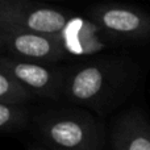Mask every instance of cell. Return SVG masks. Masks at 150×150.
<instances>
[{"label":"cell","instance_id":"3","mask_svg":"<svg viewBox=\"0 0 150 150\" xmlns=\"http://www.w3.org/2000/svg\"><path fill=\"white\" fill-rule=\"evenodd\" d=\"M105 78L103 71L95 66H88L76 73L69 86L70 98L79 103H90L95 100L103 91Z\"/></svg>","mask_w":150,"mask_h":150},{"label":"cell","instance_id":"1","mask_svg":"<svg viewBox=\"0 0 150 150\" xmlns=\"http://www.w3.org/2000/svg\"><path fill=\"white\" fill-rule=\"evenodd\" d=\"M40 133L54 150H99L100 140L91 120L57 116L40 121Z\"/></svg>","mask_w":150,"mask_h":150},{"label":"cell","instance_id":"10","mask_svg":"<svg viewBox=\"0 0 150 150\" xmlns=\"http://www.w3.org/2000/svg\"><path fill=\"white\" fill-rule=\"evenodd\" d=\"M34 150H38V149H34Z\"/></svg>","mask_w":150,"mask_h":150},{"label":"cell","instance_id":"6","mask_svg":"<svg viewBox=\"0 0 150 150\" xmlns=\"http://www.w3.org/2000/svg\"><path fill=\"white\" fill-rule=\"evenodd\" d=\"M12 46L18 54L29 58H45L54 50L53 44L46 37L34 33L17 34L12 40Z\"/></svg>","mask_w":150,"mask_h":150},{"label":"cell","instance_id":"5","mask_svg":"<svg viewBox=\"0 0 150 150\" xmlns=\"http://www.w3.org/2000/svg\"><path fill=\"white\" fill-rule=\"evenodd\" d=\"M65 15L49 8H40L29 13L26 17V26L36 33H58L65 28Z\"/></svg>","mask_w":150,"mask_h":150},{"label":"cell","instance_id":"8","mask_svg":"<svg viewBox=\"0 0 150 150\" xmlns=\"http://www.w3.org/2000/svg\"><path fill=\"white\" fill-rule=\"evenodd\" d=\"M30 98V92L15 76L8 75L5 71L0 74V99L1 103L18 104Z\"/></svg>","mask_w":150,"mask_h":150},{"label":"cell","instance_id":"4","mask_svg":"<svg viewBox=\"0 0 150 150\" xmlns=\"http://www.w3.org/2000/svg\"><path fill=\"white\" fill-rule=\"evenodd\" d=\"M12 75L25 87L42 95H52L54 91V80L50 71L36 63H16L12 66Z\"/></svg>","mask_w":150,"mask_h":150},{"label":"cell","instance_id":"9","mask_svg":"<svg viewBox=\"0 0 150 150\" xmlns=\"http://www.w3.org/2000/svg\"><path fill=\"white\" fill-rule=\"evenodd\" d=\"M26 116L23 108L16 107V104L0 103V128L4 132L20 129L25 125Z\"/></svg>","mask_w":150,"mask_h":150},{"label":"cell","instance_id":"7","mask_svg":"<svg viewBox=\"0 0 150 150\" xmlns=\"http://www.w3.org/2000/svg\"><path fill=\"white\" fill-rule=\"evenodd\" d=\"M101 21L105 28L121 33L137 30L141 24V18L138 17L137 13L128 9H119V8L108 9L107 12H104Z\"/></svg>","mask_w":150,"mask_h":150},{"label":"cell","instance_id":"2","mask_svg":"<svg viewBox=\"0 0 150 150\" xmlns=\"http://www.w3.org/2000/svg\"><path fill=\"white\" fill-rule=\"evenodd\" d=\"M113 150H150V127L137 116L125 117L112 132Z\"/></svg>","mask_w":150,"mask_h":150}]
</instances>
